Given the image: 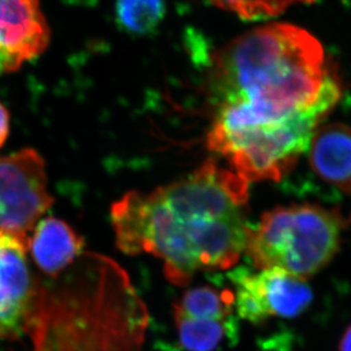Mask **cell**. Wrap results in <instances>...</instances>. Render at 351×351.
I'll use <instances>...</instances> for the list:
<instances>
[{
  "label": "cell",
  "instance_id": "1",
  "mask_svg": "<svg viewBox=\"0 0 351 351\" xmlns=\"http://www.w3.org/2000/svg\"><path fill=\"white\" fill-rule=\"evenodd\" d=\"M341 81L308 31L273 23L216 53L207 146L248 183L280 181L341 98Z\"/></svg>",
  "mask_w": 351,
  "mask_h": 351
},
{
  "label": "cell",
  "instance_id": "2",
  "mask_svg": "<svg viewBox=\"0 0 351 351\" xmlns=\"http://www.w3.org/2000/svg\"><path fill=\"white\" fill-rule=\"evenodd\" d=\"M249 184L207 162L150 193L130 191L110 208L117 245L160 259L166 278L184 287L199 272L231 269L245 252Z\"/></svg>",
  "mask_w": 351,
  "mask_h": 351
},
{
  "label": "cell",
  "instance_id": "3",
  "mask_svg": "<svg viewBox=\"0 0 351 351\" xmlns=\"http://www.w3.org/2000/svg\"><path fill=\"white\" fill-rule=\"evenodd\" d=\"M148 323L122 266L83 252L60 276L39 280L25 333L34 351H141Z\"/></svg>",
  "mask_w": 351,
  "mask_h": 351
},
{
  "label": "cell",
  "instance_id": "4",
  "mask_svg": "<svg viewBox=\"0 0 351 351\" xmlns=\"http://www.w3.org/2000/svg\"><path fill=\"white\" fill-rule=\"evenodd\" d=\"M351 216L339 209L304 205L266 212L249 231L245 252L256 269H278L307 280L331 262Z\"/></svg>",
  "mask_w": 351,
  "mask_h": 351
},
{
  "label": "cell",
  "instance_id": "5",
  "mask_svg": "<svg viewBox=\"0 0 351 351\" xmlns=\"http://www.w3.org/2000/svg\"><path fill=\"white\" fill-rule=\"evenodd\" d=\"M46 162L25 148L0 157V233L30 243V233L53 205Z\"/></svg>",
  "mask_w": 351,
  "mask_h": 351
},
{
  "label": "cell",
  "instance_id": "6",
  "mask_svg": "<svg viewBox=\"0 0 351 351\" xmlns=\"http://www.w3.org/2000/svg\"><path fill=\"white\" fill-rule=\"evenodd\" d=\"M230 278L235 289V313L254 324L273 317H297L314 298L306 280L282 269H259L257 273L239 269Z\"/></svg>",
  "mask_w": 351,
  "mask_h": 351
},
{
  "label": "cell",
  "instance_id": "7",
  "mask_svg": "<svg viewBox=\"0 0 351 351\" xmlns=\"http://www.w3.org/2000/svg\"><path fill=\"white\" fill-rule=\"evenodd\" d=\"M174 321L186 350H217L238 335L234 295L212 287L190 289L174 307Z\"/></svg>",
  "mask_w": 351,
  "mask_h": 351
},
{
  "label": "cell",
  "instance_id": "8",
  "mask_svg": "<svg viewBox=\"0 0 351 351\" xmlns=\"http://www.w3.org/2000/svg\"><path fill=\"white\" fill-rule=\"evenodd\" d=\"M29 245L0 233V341L25 333L39 280L27 262Z\"/></svg>",
  "mask_w": 351,
  "mask_h": 351
},
{
  "label": "cell",
  "instance_id": "9",
  "mask_svg": "<svg viewBox=\"0 0 351 351\" xmlns=\"http://www.w3.org/2000/svg\"><path fill=\"white\" fill-rule=\"evenodd\" d=\"M40 0H0V75L20 70L49 46Z\"/></svg>",
  "mask_w": 351,
  "mask_h": 351
},
{
  "label": "cell",
  "instance_id": "10",
  "mask_svg": "<svg viewBox=\"0 0 351 351\" xmlns=\"http://www.w3.org/2000/svg\"><path fill=\"white\" fill-rule=\"evenodd\" d=\"M32 232L29 252L48 278L60 276L83 254V239L63 219L53 216L40 219Z\"/></svg>",
  "mask_w": 351,
  "mask_h": 351
},
{
  "label": "cell",
  "instance_id": "11",
  "mask_svg": "<svg viewBox=\"0 0 351 351\" xmlns=\"http://www.w3.org/2000/svg\"><path fill=\"white\" fill-rule=\"evenodd\" d=\"M308 150L314 172L351 197L350 128L340 123L319 126Z\"/></svg>",
  "mask_w": 351,
  "mask_h": 351
},
{
  "label": "cell",
  "instance_id": "12",
  "mask_svg": "<svg viewBox=\"0 0 351 351\" xmlns=\"http://www.w3.org/2000/svg\"><path fill=\"white\" fill-rule=\"evenodd\" d=\"M165 14L164 0H117V19L130 34H149Z\"/></svg>",
  "mask_w": 351,
  "mask_h": 351
},
{
  "label": "cell",
  "instance_id": "13",
  "mask_svg": "<svg viewBox=\"0 0 351 351\" xmlns=\"http://www.w3.org/2000/svg\"><path fill=\"white\" fill-rule=\"evenodd\" d=\"M215 6L238 15L243 20H264L278 16L299 3H311L314 0H209Z\"/></svg>",
  "mask_w": 351,
  "mask_h": 351
},
{
  "label": "cell",
  "instance_id": "14",
  "mask_svg": "<svg viewBox=\"0 0 351 351\" xmlns=\"http://www.w3.org/2000/svg\"><path fill=\"white\" fill-rule=\"evenodd\" d=\"M10 134V114L6 107L0 101V148L3 146Z\"/></svg>",
  "mask_w": 351,
  "mask_h": 351
},
{
  "label": "cell",
  "instance_id": "15",
  "mask_svg": "<svg viewBox=\"0 0 351 351\" xmlns=\"http://www.w3.org/2000/svg\"><path fill=\"white\" fill-rule=\"evenodd\" d=\"M339 351H351V326H349L342 335Z\"/></svg>",
  "mask_w": 351,
  "mask_h": 351
}]
</instances>
